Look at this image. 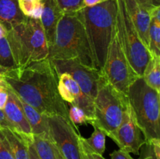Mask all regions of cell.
<instances>
[{"mask_svg": "<svg viewBox=\"0 0 160 159\" xmlns=\"http://www.w3.org/2000/svg\"><path fill=\"white\" fill-rule=\"evenodd\" d=\"M2 78L18 98L41 113L59 115L70 121L67 104L58 91L59 76L48 58L15 69Z\"/></svg>", "mask_w": 160, "mask_h": 159, "instance_id": "6da1fadb", "label": "cell"}, {"mask_svg": "<svg viewBox=\"0 0 160 159\" xmlns=\"http://www.w3.org/2000/svg\"><path fill=\"white\" fill-rule=\"evenodd\" d=\"M117 0H109L77 12L85 29L95 68L102 71L116 26Z\"/></svg>", "mask_w": 160, "mask_h": 159, "instance_id": "7a4b0ae2", "label": "cell"}, {"mask_svg": "<svg viewBox=\"0 0 160 159\" xmlns=\"http://www.w3.org/2000/svg\"><path fill=\"white\" fill-rule=\"evenodd\" d=\"M48 59H77L83 65L95 68L85 29L77 12L62 14L56 27L54 43L48 48Z\"/></svg>", "mask_w": 160, "mask_h": 159, "instance_id": "3957f363", "label": "cell"}, {"mask_svg": "<svg viewBox=\"0 0 160 159\" xmlns=\"http://www.w3.org/2000/svg\"><path fill=\"white\" fill-rule=\"evenodd\" d=\"M6 38L17 68L48 58V46L40 20L27 17L8 31Z\"/></svg>", "mask_w": 160, "mask_h": 159, "instance_id": "277c9868", "label": "cell"}, {"mask_svg": "<svg viewBox=\"0 0 160 159\" xmlns=\"http://www.w3.org/2000/svg\"><path fill=\"white\" fill-rule=\"evenodd\" d=\"M127 96L145 141L160 139L159 93L151 88L142 76H139L130 86Z\"/></svg>", "mask_w": 160, "mask_h": 159, "instance_id": "5b68a950", "label": "cell"}, {"mask_svg": "<svg viewBox=\"0 0 160 159\" xmlns=\"http://www.w3.org/2000/svg\"><path fill=\"white\" fill-rule=\"evenodd\" d=\"M128 105V96L114 88L102 73L94 100L95 122L92 126L99 127L109 137L120 125Z\"/></svg>", "mask_w": 160, "mask_h": 159, "instance_id": "8992f818", "label": "cell"}, {"mask_svg": "<svg viewBox=\"0 0 160 159\" xmlns=\"http://www.w3.org/2000/svg\"><path fill=\"white\" fill-rule=\"evenodd\" d=\"M117 2L116 30L119 41L133 70L139 76H142L151 59V54L139 37L127 12L123 1L117 0Z\"/></svg>", "mask_w": 160, "mask_h": 159, "instance_id": "52a82bcc", "label": "cell"}, {"mask_svg": "<svg viewBox=\"0 0 160 159\" xmlns=\"http://www.w3.org/2000/svg\"><path fill=\"white\" fill-rule=\"evenodd\" d=\"M101 72L114 88L125 95L128 94L130 86L139 77L125 56L119 41L116 26Z\"/></svg>", "mask_w": 160, "mask_h": 159, "instance_id": "ba28073f", "label": "cell"}, {"mask_svg": "<svg viewBox=\"0 0 160 159\" xmlns=\"http://www.w3.org/2000/svg\"><path fill=\"white\" fill-rule=\"evenodd\" d=\"M50 137L66 159H81L80 134L71 122L59 115H47Z\"/></svg>", "mask_w": 160, "mask_h": 159, "instance_id": "9c48e42d", "label": "cell"}, {"mask_svg": "<svg viewBox=\"0 0 160 159\" xmlns=\"http://www.w3.org/2000/svg\"><path fill=\"white\" fill-rule=\"evenodd\" d=\"M58 76L69 73L79 85L83 93L95 100L102 72L95 68L83 65L77 59L67 60H51Z\"/></svg>", "mask_w": 160, "mask_h": 159, "instance_id": "30bf717a", "label": "cell"}, {"mask_svg": "<svg viewBox=\"0 0 160 159\" xmlns=\"http://www.w3.org/2000/svg\"><path fill=\"white\" fill-rule=\"evenodd\" d=\"M109 137L118 145L120 149L128 153L139 154L140 149L146 141L143 132L138 125L130 104L123 114L120 125Z\"/></svg>", "mask_w": 160, "mask_h": 159, "instance_id": "8fae6325", "label": "cell"}, {"mask_svg": "<svg viewBox=\"0 0 160 159\" xmlns=\"http://www.w3.org/2000/svg\"><path fill=\"white\" fill-rule=\"evenodd\" d=\"M8 98L3 111L8 121L12 125L14 132L25 139L27 141H33L32 131L26 118L18 98L8 87Z\"/></svg>", "mask_w": 160, "mask_h": 159, "instance_id": "7c38bea8", "label": "cell"}, {"mask_svg": "<svg viewBox=\"0 0 160 159\" xmlns=\"http://www.w3.org/2000/svg\"><path fill=\"white\" fill-rule=\"evenodd\" d=\"M128 15L142 39L144 45L148 47V32L151 22L149 12L138 4L136 0H123Z\"/></svg>", "mask_w": 160, "mask_h": 159, "instance_id": "4fadbf2b", "label": "cell"}, {"mask_svg": "<svg viewBox=\"0 0 160 159\" xmlns=\"http://www.w3.org/2000/svg\"><path fill=\"white\" fill-rule=\"evenodd\" d=\"M43 12L41 23L45 32L48 48L53 45L56 37L57 24L62 16V12L56 5L55 0H42Z\"/></svg>", "mask_w": 160, "mask_h": 159, "instance_id": "5bb4252c", "label": "cell"}, {"mask_svg": "<svg viewBox=\"0 0 160 159\" xmlns=\"http://www.w3.org/2000/svg\"><path fill=\"white\" fill-rule=\"evenodd\" d=\"M59 81L66 86L72 96L73 97V104L81 108L90 118L95 119L94 115V100L88 97L82 92L78 83L69 73H63L59 75Z\"/></svg>", "mask_w": 160, "mask_h": 159, "instance_id": "9a60e30c", "label": "cell"}, {"mask_svg": "<svg viewBox=\"0 0 160 159\" xmlns=\"http://www.w3.org/2000/svg\"><path fill=\"white\" fill-rule=\"evenodd\" d=\"M18 99L31 126L33 136L51 139L47 115L41 113L37 109L27 104L20 98H18Z\"/></svg>", "mask_w": 160, "mask_h": 159, "instance_id": "2e32d148", "label": "cell"}, {"mask_svg": "<svg viewBox=\"0 0 160 159\" xmlns=\"http://www.w3.org/2000/svg\"><path fill=\"white\" fill-rule=\"evenodd\" d=\"M26 18L20 9L18 0H0V24L4 25L8 31Z\"/></svg>", "mask_w": 160, "mask_h": 159, "instance_id": "e0dca14e", "label": "cell"}, {"mask_svg": "<svg viewBox=\"0 0 160 159\" xmlns=\"http://www.w3.org/2000/svg\"><path fill=\"white\" fill-rule=\"evenodd\" d=\"M10 147L14 159H30L28 143L23 137L7 129H1Z\"/></svg>", "mask_w": 160, "mask_h": 159, "instance_id": "ac0fdd59", "label": "cell"}, {"mask_svg": "<svg viewBox=\"0 0 160 159\" xmlns=\"http://www.w3.org/2000/svg\"><path fill=\"white\" fill-rule=\"evenodd\" d=\"M33 137V144L40 159H66L51 139Z\"/></svg>", "mask_w": 160, "mask_h": 159, "instance_id": "d6986e66", "label": "cell"}, {"mask_svg": "<svg viewBox=\"0 0 160 159\" xmlns=\"http://www.w3.org/2000/svg\"><path fill=\"white\" fill-rule=\"evenodd\" d=\"M142 77L151 88L160 93V56L151 55Z\"/></svg>", "mask_w": 160, "mask_h": 159, "instance_id": "ffe728a7", "label": "cell"}, {"mask_svg": "<svg viewBox=\"0 0 160 159\" xmlns=\"http://www.w3.org/2000/svg\"><path fill=\"white\" fill-rule=\"evenodd\" d=\"M17 68L7 38L0 39V76H8Z\"/></svg>", "mask_w": 160, "mask_h": 159, "instance_id": "44dd1931", "label": "cell"}, {"mask_svg": "<svg viewBox=\"0 0 160 159\" xmlns=\"http://www.w3.org/2000/svg\"><path fill=\"white\" fill-rule=\"evenodd\" d=\"M94 131L89 138H84L88 146L97 154L102 155L106 150V135L102 129L97 126H92Z\"/></svg>", "mask_w": 160, "mask_h": 159, "instance_id": "7402d4cb", "label": "cell"}, {"mask_svg": "<svg viewBox=\"0 0 160 159\" xmlns=\"http://www.w3.org/2000/svg\"><path fill=\"white\" fill-rule=\"evenodd\" d=\"M148 49L151 55L160 56V20L151 19Z\"/></svg>", "mask_w": 160, "mask_h": 159, "instance_id": "603a6c76", "label": "cell"}, {"mask_svg": "<svg viewBox=\"0 0 160 159\" xmlns=\"http://www.w3.org/2000/svg\"><path fill=\"white\" fill-rule=\"evenodd\" d=\"M70 104V108L68 109V115L70 121L78 132H79V129L78 128V125H92L95 122V119L90 118L82 109L78 106L73 104Z\"/></svg>", "mask_w": 160, "mask_h": 159, "instance_id": "cb8c5ba5", "label": "cell"}, {"mask_svg": "<svg viewBox=\"0 0 160 159\" xmlns=\"http://www.w3.org/2000/svg\"><path fill=\"white\" fill-rule=\"evenodd\" d=\"M62 14L73 13L83 8V0H55Z\"/></svg>", "mask_w": 160, "mask_h": 159, "instance_id": "d4e9b609", "label": "cell"}, {"mask_svg": "<svg viewBox=\"0 0 160 159\" xmlns=\"http://www.w3.org/2000/svg\"><path fill=\"white\" fill-rule=\"evenodd\" d=\"M80 151H81V159H106L102 155L94 152L86 143L84 137L80 136L79 137Z\"/></svg>", "mask_w": 160, "mask_h": 159, "instance_id": "484cf974", "label": "cell"}, {"mask_svg": "<svg viewBox=\"0 0 160 159\" xmlns=\"http://www.w3.org/2000/svg\"><path fill=\"white\" fill-rule=\"evenodd\" d=\"M0 159H14L7 140L0 129Z\"/></svg>", "mask_w": 160, "mask_h": 159, "instance_id": "4316f807", "label": "cell"}, {"mask_svg": "<svg viewBox=\"0 0 160 159\" xmlns=\"http://www.w3.org/2000/svg\"><path fill=\"white\" fill-rule=\"evenodd\" d=\"M40 2H35L34 0H18V4L20 9L23 12V15L29 17L30 14L34 9L36 5Z\"/></svg>", "mask_w": 160, "mask_h": 159, "instance_id": "83f0119b", "label": "cell"}, {"mask_svg": "<svg viewBox=\"0 0 160 159\" xmlns=\"http://www.w3.org/2000/svg\"><path fill=\"white\" fill-rule=\"evenodd\" d=\"M136 2L148 12L154 8L160 6V0H136Z\"/></svg>", "mask_w": 160, "mask_h": 159, "instance_id": "f1b7e54d", "label": "cell"}, {"mask_svg": "<svg viewBox=\"0 0 160 159\" xmlns=\"http://www.w3.org/2000/svg\"><path fill=\"white\" fill-rule=\"evenodd\" d=\"M111 159H134L130 154V153L127 151H123L121 149H119L117 151H114L112 154H110ZM142 159V158H140Z\"/></svg>", "mask_w": 160, "mask_h": 159, "instance_id": "f546056e", "label": "cell"}, {"mask_svg": "<svg viewBox=\"0 0 160 159\" xmlns=\"http://www.w3.org/2000/svg\"><path fill=\"white\" fill-rule=\"evenodd\" d=\"M7 129L14 132L13 128H12L10 123L8 121L7 118H6V115H5L4 111L2 109H0V129Z\"/></svg>", "mask_w": 160, "mask_h": 159, "instance_id": "4dcf8cb0", "label": "cell"}, {"mask_svg": "<svg viewBox=\"0 0 160 159\" xmlns=\"http://www.w3.org/2000/svg\"><path fill=\"white\" fill-rule=\"evenodd\" d=\"M8 98L7 87H1L0 86V109L4 108Z\"/></svg>", "mask_w": 160, "mask_h": 159, "instance_id": "1f68e13d", "label": "cell"}, {"mask_svg": "<svg viewBox=\"0 0 160 159\" xmlns=\"http://www.w3.org/2000/svg\"><path fill=\"white\" fill-rule=\"evenodd\" d=\"M28 151H29L30 159H40L39 156L38 155L35 148H34V144H33V141H30L28 143Z\"/></svg>", "mask_w": 160, "mask_h": 159, "instance_id": "d6a6232c", "label": "cell"}, {"mask_svg": "<svg viewBox=\"0 0 160 159\" xmlns=\"http://www.w3.org/2000/svg\"><path fill=\"white\" fill-rule=\"evenodd\" d=\"M106 1H109V0H83V8L95 6V5H98L99 3L104 2Z\"/></svg>", "mask_w": 160, "mask_h": 159, "instance_id": "836d02e7", "label": "cell"}, {"mask_svg": "<svg viewBox=\"0 0 160 159\" xmlns=\"http://www.w3.org/2000/svg\"><path fill=\"white\" fill-rule=\"evenodd\" d=\"M8 34V30L4 25L0 24V39L6 37Z\"/></svg>", "mask_w": 160, "mask_h": 159, "instance_id": "e575fe53", "label": "cell"}, {"mask_svg": "<svg viewBox=\"0 0 160 159\" xmlns=\"http://www.w3.org/2000/svg\"><path fill=\"white\" fill-rule=\"evenodd\" d=\"M0 86L4 87H7V84H6V83L5 82L4 80H3V78L2 77V76H0Z\"/></svg>", "mask_w": 160, "mask_h": 159, "instance_id": "d590c367", "label": "cell"}, {"mask_svg": "<svg viewBox=\"0 0 160 159\" xmlns=\"http://www.w3.org/2000/svg\"><path fill=\"white\" fill-rule=\"evenodd\" d=\"M142 159H156V157H155V156H153V155H148V156H146V157H145L144 158H142Z\"/></svg>", "mask_w": 160, "mask_h": 159, "instance_id": "8d00e7d4", "label": "cell"}, {"mask_svg": "<svg viewBox=\"0 0 160 159\" xmlns=\"http://www.w3.org/2000/svg\"><path fill=\"white\" fill-rule=\"evenodd\" d=\"M34 1H35V2H42V0H34Z\"/></svg>", "mask_w": 160, "mask_h": 159, "instance_id": "74e56055", "label": "cell"}]
</instances>
